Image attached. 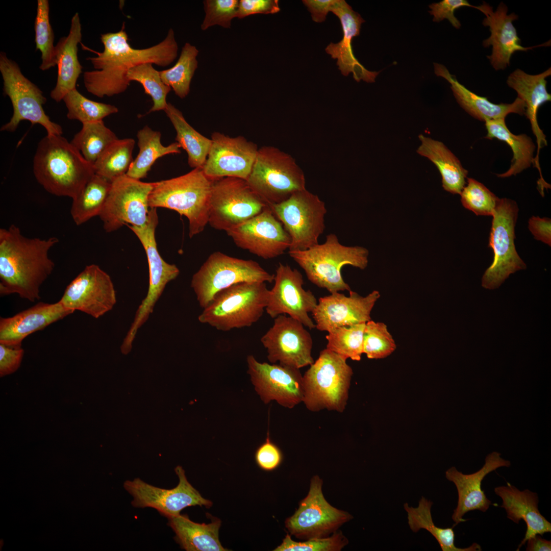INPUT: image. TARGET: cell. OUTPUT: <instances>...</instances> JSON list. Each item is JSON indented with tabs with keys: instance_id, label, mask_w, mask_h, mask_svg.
Instances as JSON below:
<instances>
[{
	"instance_id": "22",
	"label": "cell",
	"mask_w": 551,
	"mask_h": 551,
	"mask_svg": "<svg viewBox=\"0 0 551 551\" xmlns=\"http://www.w3.org/2000/svg\"><path fill=\"white\" fill-rule=\"evenodd\" d=\"M239 247L264 259L277 257L289 249V235L270 208L226 232Z\"/></svg>"
},
{
	"instance_id": "10",
	"label": "cell",
	"mask_w": 551,
	"mask_h": 551,
	"mask_svg": "<svg viewBox=\"0 0 551 551\" xmlns=\"http://www.w3.org/2000/svg\"><path fill=\"white\" fill-rule=\"evenodd\" d=\"M0 72L3 80V90L10 98L13 109L10 120L2 126L1 131L14 132L23 120L32 124H39L47 135H61V127L52 121L44 111L46 98L43 92L21 72L14 61L5 52L0 53Z\"/></svg>"
},
{
	"instance_id": "46",
	"label": "cell",
	"mask_w": 551,
	"mask_h": 551,
	"mask_svg": "<svg viewBox=\"0 0 551 551\" xmlns=\"http://www.w3.org/2000/svg\"><path fill=\"white\" fill-rule=\"evenodd\" d=\"M34 21L35 42L36 50L41 53L39 68L46 70L56 65L54 45V34L49 21L48 0H38Z\"/></svg>"
},
{
	"instance_id": "42",
	"label": "cell",
	"mask_w": 551,
	"mask_h": 551,
	"mask_svg": "<svg viewBox=\"0 0 551 551\" xmlns=\"http://www.w3.org/2000/svg\"><path fill=\"white\" fill-rule=\"evenodd\" d=\"M198 53L195 46L186 42L174 66L159 71L163 83L170 87L181 98L186 97L190 92L191 82L198 66L196 57Z\"/></svg>"
},
{
	"instance_id": "39",
	"label": "cell",
	"mask_w": 551,
	"mask_h": 551,
	"mask_svg": "<svg viewBox=\"0 0 551 551\" xmlns=\"http://www.w3.org/2000/svg\"><path fill=\"white\" fill-rule=\"evenodd\" d=\"M111 187V182L95 173L73 199L70 208L71 217L80 226L99 216Z\"/></svg>"
},
{
	"instance_id": "19",
	"label": "cell",
	"mask_w": 551,
	"mask_h": 551,
	"mask_svg": "<svg viewBox=\"0 0 551 551\" xmlns=\"http://www.w3.org/2000/svg\"><path fill=\"white\" fill-rule=\"evenodd\" d=\"M274 284L269 290L265 310L272 318L288 315L309 329L316 327L309 316L317 305V299L310 290L303 288L301 273L288 265L279 263L276 270Z\"/></svg>"
},
{
	"instance_id": "47",
	"label": "cell",
	"mask_w": 551,
	"mask_h": 551,
	"mask_svg": "<svg viewBox=\"0 0 551 551\" xmlns=\"http://www.w3.org/2000/svg\"><path fill=\"white\" fill-rule=\"evenodd\" d=\"M395 342L387 326L371 319L366 322L363 337V353L370 359L386 358L394 352Z\"/></svg>"
},
{
	"instance_id": "16",
	"label": "cell",
	"mask_w": 551,
	"mask_h": 551,
	"mask_svg": "<svg viewBox=\"0 0 551 551\" xmlns=\"http://www.w3.org/2000/svg\"><path fill=\"white\" fill-rule=\"evenodd\" d=\"M322 480L312 477L307 495L294 514L285 520V527L296 537L309 539L325 537L353 519L347 512L331 506L322 491Z\"/></svg>"
},
{
	"instance_id": "37",
	"label": "cell",
	"mask_w": 551,
	"mask_h": 551,
	"mask_svg": "<svg viewBox=\"0 0 551 551\" xmlns=\"http://www.w3.org/2000/svg\"><path fill=\"white\" fill-rule=\"evenodd\" d=\"M161 136L160 132L153 130L148 126L138 131L139 152L126 174L128 176L140 180L146 177L158 159L167 155L181 153V147L177 142L164 146L161 142Z\"/></svg>"
},
{
	"instance_id": "17",
	"label": "cell",
	"mask_w": 551,
	"mask_h": 551,
	"mask_svg": "<svg viewBox=\"0 0 551 551\" xmlns=\"http://www.w3.org/2000/svg\"><path fill=\"white\" fill-rule=\"evenodd\" d=\"M174 471L179 482L171 489L155 487L139 478L125 481L124 488L133 497L132 505L136 508H154L167 518L180 514L187 507L198 505L209 508L212 506V502L203 497L188 481L181 466H177Z\"/></svg>"
},
{
	"instance_id": "51",
	"label": "cell",
	"mask_w": 551,
	"mask_h": 551,
	"mask_svg": "<svg viewBox=\"0 0 551 551\" xmlns=\"http://www.w3.org/2000/svg\"><path fill=\"white\" fill-rule=\"evenodd\" d=\"M429 7L431 10L429 12L434 16L433 21L439 22L446 19L456 29H459L461 27L460 21L454 14L456 9L463 7L478 9V6L470 4L466 0H443L438 3H432Z\"/></svg>"
},
{
	"instance_id": "9",
	"label": "cell",
	"mask_w": 551,
	"mask_h": 551,
	"mask_svg": "<svg viewBox=\"0 0 551 551\" xmlns=\"http://www.w3.org/2000/svg\"><path fill=\"white\" fill-rule=\"evenodd\" d=\"M270 274L257 262L228 256L220 252L212 253L193 275L191 287L199 306L206 308L219 291L243 282L274 281Z\"/></svg>"
},
{
	"instance_id": "52",
	"label": "cell",
	"mask_w": 551,
	"mask_h": 551,
	"mask_svg": "<svg viewBox=\"0 0 551 551\" xmlns=\"http://www.w3.org/2000/svg\"><path fill=\"white\" fill-rule=\"evenodd\" d=\"M255 459L258 466L266 471L275 470L282 463L283 459L282 453L280 448L271 441L268 433L265 441L257 449Z\"/></svg>"
},
{
	"instance_id": "45",
	"label": "cell",
	"mask_w": 551,
	"mask_h": 551,
	"mask_svg": "<svg viewBox=\"0 0 551 551\" xmlns=\"http://www.w3.org/2000/svg\"><path fill=\"white\" fill-rule=\"evenodd\" d=\"M127 78L130 82L139 83L145 93L151 97L153 105L147 113L165 110L168 104L166 97L171 88L163 83L159 71L153 67L152 63H143L130 69Z\"/></svg>"
},
{
	"instance_id": "21",
	"label": "cell",
	"mask_w": 551,
	"mask_h": 551,
	"mask_svg": "<svg viewBox=\"0 0 551 551\" xmlns=\"http://www.w3.org/2000/svg\"><path fill=\"white\" fill-rule=\"evenodd\" d=\"M246 361L251 382L264 404L275 400L291 409L303 402V376L299 369L261 363L253 355H248Z\"/></svg>"
},
{
	"instance_id": "3",
	"label": "cell",
	"mask_w": 551,
	"mask_h": 551,
	"mask_svg": "<svg viewBox=\"0 0 551 551\" xmlns=\"http://www.w3.org/2000/svg\"><path fill=\"white\" fill-rule=\"evenodd\" d=\"M33 172L46 191L72 199L95 174L93 164L70 141L61 135L47 134L38 144Z\"/></svg>"
},
{
	"instance_id": "23",
	"label": "cell",
	"mask_w": 551,
	"mask_h": 551,
	"mask_svg": "<svg viewBox=\"0 0 551 551\" xmlns=\"http://www.w3.org/2000/svg\"><path fill=\"white\" fill-rule=\"evenodd\" d=\"M202 169L212 180L234 177L246 180L251 172L258 148L244 137H230L215 132Z\"/></svg>"
},
{
	"instance_id": "48",
	"label": "cell",
	"mask_w": 551,
	"mask_h": 551,
	"mask_svg": "<svg viewBox=\"0 0 551 551\" xmlns=\"http://www.w3.org/2000/svg\"><path fill=\"white\" fill-rule=\"evenodd\" d=\"M467 180L460 193L462 205L478 216H492L499 198L478 181L470 178Z\"/></svg>"
},
{
	"instance_id": "28",
	"label": "cell",
	"mask_w": 551,
	"mask_h": 551,
	"mask_svg": "<svg viewBox=\"0 0 551 551\" xmlns=\"http://www.w3.org/2000/svg\"><path fill=\"white\" fill-rule=\"evenodd\" d=\"M59 301L39 302L13 316L0 319V343L20 347L29 335L73 313Z\"/></svg>"
},
{
	"instance_id": "6",
	"label": "cell",
	"mask_w": 551,
	"mask_h": 551,
	"mask_svg": "<svg viewBox=\"0 0 551 551\" xmlns=\"http://www.w3.org/2000/svg\"><path fill=\"white\" fill-rule=\"evenodd\" d=\"M269 290L264 282H243L218 292L198 317L219 331L249 327L262 316Z\"/></svg>"
},
{
	"instance_id": "29",
	"label": "cell",
	"mask_w": 551,
	"mask_h": 551,
	"mask_svg": "<svg viewBox=\"0 0 551 551\" xmlns=\"http://www.w3.org/2000/svg\"><path fill=\"white\" fill-rule=\"evenodd\" d=\"M551 75L549 67L543 72L532 75L517 69L511 73L507 80L508 85L517 93V97L522 99L525 106L524 115L529 119L533 134L537 143V154L534 158V164L541 171L539 164L540 149L547 145L546 136L540 128L537 113L539 107L544 103L550 101L551 95L546 89V78Z\"/></svg>"
},
{
	"instance_id": "24",
	"label": "cell",
	"mask_w": 551,
	"mask_h": 551,
	"mask_svg": "<svg viewBox=\"0 0 551 551\" xmlns=\"http://www.w3.org/2000/svg\"><path fill=\"white\" fill-rule=\"evenodd\" d=\"M349 295L338 292L320 297L312 312L316 329L330 332L344 326L366 323L380 293L373 290L366 296L350 290Z\"/></svg>"
},
{
	"instance_id": "50",
	"label": "cell",
	"mask_w": 551,
	"mask_h": 551,
	"mask_svg": "<svg viewBox=\"0 0 551 551\" xmlns=\"http://www.w3.org/2000/svg\"><path fill=\"white\" fill-rule=\"evenodd\" d=\"M203 4L205 16L201 26L203 31L215 25L231 27L232 19L237 16L239 1L206 0Z\"/></svg>"
},
{
	"instance_id": "2",
	"label": "cell",
	"mask_w": 551,
	"mask_h": 551,
	"mask_svg": "<svg viewBox=\"0 0 551 551\" xmlns=\"http://www.w3.org/2000/svg\"><path fill=\"white\" fill-rule=\"evenodd\" d=\"M59 241L55 236L28 238L15 224L1 228V295L16 293L31 302L40 299V287L55 267L49 251Z\"/></svg>"
},
{
	"instance_id": "40",
	"label": "cell",
	"mask_w": 551,
	"mask_h": 551,
	"mask_svg": "<svg viewBox=\"0 0 551 551\" xmlns=\"http://www.w3.org/2000/svg\"><path fill=\"white\" fill-rule=\"evenodd\" d=\"M135 143L132 138L118 139L113 142L93 164L95 173L111 182L127 174L134 160Z\"/></svg>"
},
{
	"instance_id": "5",
	"label": "cell",
	"mask_w": 551,
	"mask_h": 551,
	"mask_svg": "<svg viewBox=\"0 0 551 551\" xmlns=\"http://www.w3.org/2000/svg\"><path fill=\"white\" fill-rule=\"evenodd\" d=\"M290 257L303 269L308 280L331 293L348 291L341 270L345 265L364 269L368 264V251L363 247L341 244L337 236L330 234L323 243L306 250L288 251Z\"/></svg>"
},
{
	"instance_id": "20",
	"label": "cell",
	"mask_w": 551,
	"mask_h": 551,
	"mask_svg": "<svg viewBox=\"0 0 551 551\" xmlns=\"http://www.w3.org/2000/svg\"><path fill=\"white\" fill-rule=\"evenodd\" d=\"M59 301L73 311L98 318L113 308L116 295L110 276L98 265L90 264L67 285Z\"/></svg>"
},
{
	"instance_id": "27",
	"label": "cell",
	"mask_w": 551,
	"mask_h": 551,
	"mask_svg": "<svg viewBox=\"0 0 551 551\" xmlns=\"http://www.w3.org/2000/svg\"><path fill=\"white\" fill-rule=\"evenodd\" d=\"M330 11L340 21L343 38L338 43L331 42L325 52L332 58L337 59V65L343 76H347L352 72L357 82L362 80L368 83L374 82L380 71H371L365 68L355 57L352 46L353 38L360 35L361 24L365 20L344 0H333Z\"/></svg>"
},
{
	"instance_id": "33",
	"label": "cell",
	"mask_w": 551,
	"mask_h": 551,
	"mask_svg": "<svg viewBox=\"0 0 551 551\" xmlns=\"http://www.w3.org/2000/svg\"><path fill=\"white\" fill-rule=\"evenodd\" d=\"M212 517V516H211ZM209 524L191 521L187 515L168 518V525L176 533L175 540L187 551H226L219 540L221 520L212 517Z\"/></svg>"
},
{
	"instance_id": "55",
	"label": "cell",
	"mask_w": 551,
	"mask_h": 551,
	"mask_svg": "<svg viewBox=\"0 0 551 551\" xmlns=\"http://www.w3.org/2000/svg\"><path fill=\"white\" fill-rule=\"evenodd\" d=\"M551 220L550 218L532 216L529 220L528 228L535 239L551 245Z\"/></svg>"
},
{
	"instance_id": "41",
	"label": "cell",
	"mask_w": 551,
	"mask_h": 551,
	"mask_svg": "<svg viewBox=\"0 0 551 551\" xmlns=\"http://www.w3.org/2000/svg\"><path fill=\"white\" fill-rule=\"evenodd\" d=\"M70 141L89 162L94 164L101 154L118 138L103 120L82 124Z\"/></svg>"
},
{
	"instance_id": "34",
	"label": "cell",
	"mask_w": 551,
	"mask_h": 551,
	"mask_svg": "<svg viewBox=\"0 0 551 551\" xmlns=\"http://www.w3.org/2000/svg\"><path fill=\"white\" fill-rule=\"evenodd\" d=\"M420 145L417 153L428 158L437 167L442 177L443 189L460 194L465 186L468 171L457 157L441 141L422 134L418 136Z\"/></svg>"
},
{
	"instance_id": "18",
	"label": "cell",
	"mask_w": 551,
	"mask_h": 551,
	"mask_svg": "<svg viewBox=\"0 0 551 551\" xmlns=\"http://www.w3.org/2000/svg\"><path fill=\"white\" fill-rule=\"evenodd\" d=\"M267 358L276 363L299 369L312 365L311 334L299 321L286 315L274 318L273 325L261 338Z\"/></svg>"
},
{
	"instance_id": "49",
	"label": "cell",
	"mask_w": 551,
	"mask_h": 551,
	"mask_svg": "<svg viewBox=\"0 0 551 551\" xmlns=\"http://www.w3.org/2000/svg\"><path fill=\"white\" fill-rule=\"evenodd\" d=\"M348 543L341 531L334 532L331 537L313 538L306 541H293L288 534L274 551H339Z\"/></svg>"
},
{
	"instance_id": "30",
	"label": "cell",
	"mask_w": 551,
	"mask_h": 551,
	"mask_svg": "<svg viewBox=\"0 0 551 551\" xmlns=\"http://www.w3.org/2000/svg\"><path fill=\"white\" fill-rule=\"evenodd\" d=\"M494 492L503 500L500 507L506 510L507 518L517 524L522 519L527 524L524 537L516 550H519L530 538L551 532V523L539 511L537 493L528 489L520 491L509 483L507 486L495 487Z\"/></svg>"
},
{
	"instance_id": "31",
	"label": "cell",
	"mask_w": 551,
	"mask_h": 551,
	"mask_svg": "<svg viewBox=\"0 0 551 551\" xmlns=\"http://www.w3.org/2000/svg\"><path fill=\"white\" fill-rule=\"evenodd\" d=\"M434 71L450 84L454 95L460 106L474 118L483 121L505 118L510 113L524 115L525 106L517 97L511 104H499L490 102L486 97L476 94L460 83L442 64L434 63Z\"/></svg>"
},
{
	"instance_id": "36",
	"label": "cell",
	"mask_w": 551,
	"mask_h": 551,
	"mask_svg": "<svg viewBox=\"0 0 551 551\" xmlns=\"http://www.w3.org/2000/svg\"><path fill=\"white\" fill-rule=\"evenodd\" d=\"M174 128L176 142L188 155V163L193 168H202L211 145V139L196 131L185 119L183 113L168 103L164 110Z\"/></svg>"
},
{
	"instance_id": "54",
	"label": "cell",
	"mask_w": 551,
	"mask_h": 551,
	"mask_svg": "<svg viewBox=\"0 0 551 551\" xmlns=\"http://www.w3.org/2000/svg\"><path fill=\"white\" fill-rule=\"evenodd\" d=\"M24 354L21 347H15L0 343V376L12 374L19 367Z\"/></svg>"
},
{
	"instance_id": "1",
	"label": "cell",
	"mask_w": 551,
	"mask_h": 551,
	"mask_svg": "<svg viewBox=\"0 0 551 551\" xmlns=\"http://www.w3.org/2000/svg\"><path fill=\"white\" fill-rule=\"evenodd\" d=\"M101 40L104 45L103 52L92 51L97 56L86 58L94 70L83 74L87 91L99 98L124 92L130 85L127 74L130 69L145 63L166 67L178 56V45L171 28L162 41L145 48L137 49L130 45L124 22L119 31L101 34Z\"/></svg>"
},
{
	"instance_id": "57",
	"label": "cell",
	"mask_w": 551,
	"mask_h": 551,
	"mask_svg": "<svg viewBox=\"0 0 551 551\" xmlns=\"http://www.w3.org/2000/svg\"><path fill=\"white\" fill-rule=\"evenodd\" d=\"M527 542V551L551 550V541L542 538L540 535L530 538Z\"/></svg>"
},
{
	"instance_id": "13",
	"label": "cell",
	"mask_w": 551,
	"mask_h": 551,
	"mask_svg": "<svg viewBox=\"0 0 551 551\" xmlns=\"http://www.w3.org/2000/svg\"><path fill=\"white\" fill-rule=\"evenodd\" d=\"M267 205L246 180L225 177L213 180L208 223L227 231L262 212Z\"/></svg>"
},
{
	"instance_id": "44",
	"label": "cell",
	"mask_w": 551,
	"mask_h": 551,
	"mask_svg": "<svg viewBox=\"0 0 551 551\" xmlns=\"http://www.w3.org/2000/svg\"><path fill=\"white\" fill-rule=\"evenodd\" d=\"M366 323L337 328L328 332L326 348L345 358L359 361L363 353Z\"/></svg>"
},
{
	"instance_id": "35",
	"label": "cell",
	"mask_w": 551,
	"mask_h": 551,
	"mask_svg": "<svg viewBox=\"0 0 551 551\" xmlns=\"http://www.w3.org/2000/svg\"><path fill=\"white\" fill-rule=\"evenodd\" d=\"M487 139H497L507 143L513 152L510 168L506 172L497 174L499 178L515 176L534 164L536 146L531 138L526 134L515 135L507 128L505 118L485 122Z\"/></svg>"
},
{
	"instance_id": "43",
	"label": "cell",
	"mask_w": 551,
	"mask_h": 551,
	"mask_svg": "<svg viewBox=\"0 0 551 551\" xmlns=\"http://www.w3.org/2000/svg\"><path fill=\"white\" fill-rule=\"evenodd\" d=\"M62 101L67 109V117L77 120L82 124L103 120L106 117L118 112V109L114 105L86 98L77 88L68 92Z\"/></svg>"
},
{
	"instance_id": "53",
	"label": "cell",
	"mask_w": 551,
	"mask_h": 551,
	"mask_svg": "<svg viewBox=\"0 0 551 551\" xmlns=\"http://www.w3.org/2000/svg\"><path fill=\"white\" fill-rule=\"evenodd\" d=\"M280 10L278 0H240L236 17L242 19L256 14H274Z\"/></svg>"
},
{
	"instance_id": "56",
	"label": "cell",
	"mask_w": 551,
	"mask_h": 551,
	"mask_svg": "<svg viewBox=\"0 0 551 551\" xmlns=\"http://www.w3.org/2000/svg\"><path fill=\"white\" fill-rule=\"evenodd\" d=\"M333 0H303L302 2L311 14L312 19L316 22H323Z\"/></svg>"
},
{
	"instance_id": "15",
	"label": "cell",
	"mask_w": 551,
	"mask_h": 551,
	"mask_svg": "<svg viewBox=\"0 0 551 551\" xmlns=\"http://www.w3.org/2000/svg\"><path fill=\"white\" fill-rule=\"evenodd\" d=\"M158 224L157 208L149 209L146 223L141 227L128 225L141 243L146 255L149 269V286L145 297L137 309L134 320L126 336L130 341L134 340L139 329L153 312L155 304L162 294L166 285L179 276L180 270L174 264L168 263L160 255L155 238Z\"/></svg>"
},
{
	"instance_id": "11",
	"label": "cell",
	"mask_w": 551,
	"mask_h": 551,
	"mask_svg": "<svg viewBox=\"0 0 551 551\" xmlns=\"http://www.w3.org/2000/svg\"><path fill=\"white\" fill-rule=\"evenodd\" d=\"M518 210L516 203L507 198H499L494 210L489 243L494 259L482 278L485 288H498L510 274L526 268L514 244Z\"/></svg>"
},
{
	"instance_id": "8",
	"label": "cell",
	"mask_w": 551,
	"mask_h": 551,
	"mask_svg": "<svg viewBox=\"0 0 551 551\" xmlns=\"http://www.w3.org/2000/svg\"><path fill=\"white\" fill-rule=\"evenodd\" d=\"M246 181L267 205L280 203L306 189L304 173L295 159L273 146L258 148Z\"/></svg>"
},
{
	"instance_id": "14",
	"label": "cell",
	"mask_w": 551,
	"mask_h": 551,
	"mask_svg": "<svg viewBox=\"0 0 551 551\" xmlns=\"http://www.w3.org/2000/svg\"><path fill=\"white\" fill-rule=\"evenodd\" d=\"M154 182H143L126 174L111 182L110 189L98 216L106 232L124 225L141 227L147 222L148 199Z\"/></svg>"
},
{
	"instance_id": "32",
	"label": "cell",
	"mask_w": 551,
	"mask_h": 551,
	"mask_svg": "<svg viewBox=\"0 0 551 551\" xmlns=\"http://www.w3.org/2000/svg\"><path fill=\"white\" fill-rule=\"evenodd\" d=\"M82 36L80 18L76 12L71 19L68 35L61 38L55 46L57 79L50 96L57 102L62 101L68 92L76 88L77 81L83 68L78 57V45L81 42Z\"/></svg>"
},
{
	"instance_id": "25",
	"label": "cell",
	"mask_w": 551,
	"mask_h": 551,
	"mask_svg": "<svg viewBox=\"0 0 551 551\" xmlns=\"http://www.w3.org/2000/svg\"><path fill=\"white\" fill-rule=\"evenodd\" d=\"M477 9L486 16L483 19V24L489 27L491 35L483 41V45L485 47L492 46V54L487 57L495 70L504 69L509 65L511 57L516 52H526L536 47L550 45L549 40L534 46H522L512 23L518 17L514 13L507 14L508 8L502 2L495 11H493V8L485 2L478 6Z\"/></svg>"
},
{
	"instance_id": "38",
	"label": "cell",
	"mask_w": 551,
	"mask_h": 551,
	"mask_svg": "<svg viewBox=\"0 0 551 551\" xmlns=\"http://www.w3.org/2000/svg\"><path fill=\"white\" fill-rule=\"evenodd\" d=\"M433 502L422 496L417 507L409 506L405 503L404 508L407 513L408 523L410 529L417 533L424 529L437 540L443 551H479L481 546L476 543L466 548H459L455 544V532L453 528H441L436 526L433 520L431 508Z\"/></svg>"
},
{
	"instance_id": "4",
	"label": "cell",
	"mask_w": 551,
	"mask_h": 551,
	"mask_svg": "<svg viewBox=\"0 0 551 551\" xmlns=\"http://www.w3.org/2000/svg\"><path fill=\"white\" fill-rule=\"evenodd\" d=\"M212 182L202 168L154 182L148 199L149 208H167L185 216L192 238L203 232L208 223Z\"/></svg>"
},
{
	"instance_id": "12",
	"label": "cell",
	"mask_w": 551,
	"mask_h": 551,
	"mask_svg": "<svg viewBox=\"0 0 551 551\" xmlns=\"http://www.w3.org/2000/svg\"><path fill=\"white\" fill-rule=\"evenodd\" d=\"M268 206L290 237L289 251H304L318 244L327 210L317 195L305 189L280 203Z\"/></svg>"
},
{
	"instance_id": "7",
	"label": "cell",
	"mask_w": 551,
	"mask_h": 551,
	"mask_svg": "<svg viewBox=\"0 0 551 551\" xmlns=\"http://www.w3.org/2000/svg\"><path fill=\"white\" fill-rule=\"evenodd\" d=\"M346 360L325 348L305 372L303 402L309 410L344 411L353 374Z\"/></svg>"
},
{
	"instance_id": "26",
	"label": "cell",
	"mask_w": 551,
	"mask_h": 551,
	"mask_svg": "<svg viewBox=\"0 0 551 551\" xmlns=\"http://www.w3.org/2000/svg\"><path fill=\"white\" fill-rule=\"evenodd\" d=\"M510 465V462L501 458L500 453L493 452L486 456L483 467L474 473L464 474L455 467H452L445 471L446 479L455 485L458 494L457 506L452 516L455 522L453 527L465 521L466 519L463 516L470 511H487L492 503L481 488L482 481L490 472L499 467H509Z\"/></svg>"
}]
</instances>
